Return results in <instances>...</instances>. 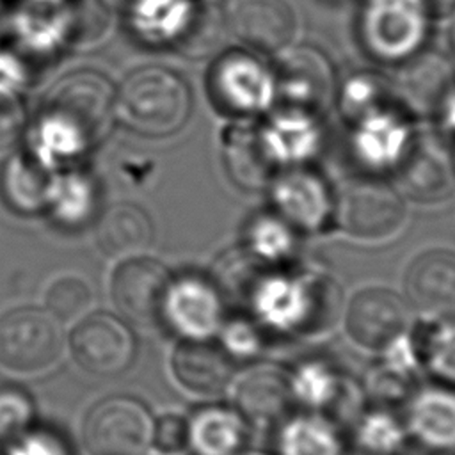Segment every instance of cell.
I'll return each instance as SVG.
<instances>
[{
	"label": "cell",
	"mask_w": 455,
	"mask_h": 455,
	"mask_svg": "<svg viewBox=\"0 0 455 455\" xmlns=\"http://www.w3.org/2000/svg\"><path fill=\"white\" fill-rule=\"evenodd\" d=\"M405 204L393 185L379 178L347 180L334 196V220L359 240H384L405 222Z\"/></svg>",
	"instance_id": "cell-5"
},
{
	"label": "cell",
	"mask_w": 455,
	"mask_h": 455,
	"mask_svg": "<svg viewBox=\"0 0 455 455\" xmlns=\"http://www.w3.org/2000/svg\"><path fill=\"white\" fill-rule=\"evenodd\" d=\"M94 304L91 284L76 275H62L52 281L44 295V309L60 323L78 322L87 316Z\"/></svg>",
	"instance_id": "cell-33"
},
{
	"label": "cell",
	"mask_w": 455,
	"mask_h": 455,
	"mask_svg": "<svg viewBox=\"0 0 455 455\" xmlns=\"http://www.w3.org/2000/svg\"><path fill=\"white\" fill-rule=\"evenodd\" d=\"M274 212L293 229L318 231L334 219V192L322 174L290 165L268 183Z\"/></svg>",
	"instance_id": "cell-12"
},
{
	"label": "cell",
	"mask_w": 455,
	"mask_h": 455,
	"mask_svg": "<svg viewBox=\"0 0 455 455\" xmlns=\"http://www.w3.org/2000/svg\"><path fill=\"white\" fill-rule=\"evenodd\" d=\"M226 28L224 5L217 0H201L199 5L196 2L176 37L178 48L188 57L208 55L220 43Z\"/></svg>",
	"instance_id": "cell-32"
},
{
	"label": "cell",
	"mask_w": 455,
	"mask_h": 455,
	"mask_svg": "<svg viewBox=\"0 0 455 455\" xmlns=\"http://www.w3.org/2000/svg\"><path fill=\"white\" fill-rule=\"evenodd\" d=\"M114 98L105 76L78 71L64 76L48 92L44 119L73 144H96L112 128Z\"/></svg>",
	"instance_id": "cell-3"
},
{
	"label": "cell",
	"mask_w": 455,
	"mask_h": 455,
	"mask_svg": "<svg viewBox=\"0 0 455 455\" xmlns=\"http://www.w3.org/2000/svg\"><path fill=\"white\" fill-rule=\"evenodd\" d=\"M34 402L18 387L0 389V444H7L34 427Z\"/></svg>",
	"instance_id": "cell-37"
},
{
	"label": "cell",
	"mask_w": 455,
	"mask_h": 455,
	"mask_svg": "<svg viewBox=\"0 0 455 455\" xmlns=\"http://www.w3.org/2000/svg\"><path fill=\"white\" fill-rule=\"evenodd\" d=\"M267 268H270V265H265L251 251L245 247H235L224 251L217 258L210 279L219 288L224 300L231 299L245 304L252 286Z\"/></svg>",
	"instance_id": "cell-31"
},
{
	"label": "cell",
	"mask_w": 455,
	"mask_h": 455,
	"mask_svg": "<svg viewBox=\"0 0 455 455\" xmlns=\"http://www.w3.org/2000/svg\"><path fill=\"white\" fill-rule=\"evenodd\" d=\"M240 455H263V453H243V451H242Z\"/></svg>",
	"instance_id": "cell-44"
},
{
	"label": "cell",
	"mask_w": 455,
	"mask_h": 455,
	"mask_svg": "<svg viewBox=\"0 0 455 455\" xmlns=\"http://www.w3.org/2000/svg\"><path fill=\"white\" fill-rule=\"evenodd\" d=\"M275 96H281L286 107L311 114L323 112L336 98V75L327 55L309 44L283 50L272 68Z\"/></svg>",
	"instance_id": "cell-10"
},
{
	"label": "cell",
	"mask_w": 455,
	"mask_h": 455,
	"mask_svg": "<svg viewBox=\"0 0 455 455\" xmlns=\"http://www.w3.org/2000/svg\"><path fill=\"white\" fill-rule=\"evenodd\" d=\"M108 5L112 7H117V9H124L128 5H133V4H139L140 0H105Z\"/></svg>",
	"instance_id": "cell-42"
},
{
	"label": "cell",
	"mask_w": 455,
	"mask_h": 455,
	"mask_svg": "<svg viewBox=\"0 0 455 455\" xmlns=\"http://www.w3.org/2000/svg\"><path fill=\"white\" fill-rule=\"evenodd\" d=\"M155 418L132 396H108L85 414L82 439L89 455H146Z\"/></svg>",
	"instance_id": "cell-7"
},
{
	"label": "cell",
	"mask_w": 455,
	"mask_h": 455,
	"mask_svg": "<svg viewBox=\"0 0 455 455\" xmlns=\"http://www.w3.org/2000/svg\"><path fill=\"white\" fill-rule=\"evenodd\" d=\"M414 338L421 366L443 384L455 386V315L427 318Z\"/></svg>",
	"instance_id": "cell-28"
},
{
	"label": "cell",
	"mask_w": 455,
	"mask_h": 455,
	"mask_svg": "<svg viewBox=\"0 0 455 455\" xmlns=\"http://www.w3.org/2000/svg\"><path fill=\"white\" fill-rule=\"evenodd\" d=\"M151 448L160 455H180L188 450L187 419L178 414H164L155 419Z\"/></svg>",
	"instance_id": "cell-39"
},
{
	"label": "cell",
	"mask_w": 455,
	"mask_h": 455,
	"mask_svg": "<svg viewBox=\"0 0 455 455\" xmlns=\"http://www.w3.org/2000/svg\"><path fill=\"white\" fill-rule=\"evenodd\" d=\"M453 80L455 71L444 55L419 50L400 62L395 89L409 110L428 116L446 101Z\"/></svg>",
	"instance_id": "cell-20"
},
{
	"label": "cell",
	"mask_w": 455,
	"mask_h": 455,
	"mask_svg": "<svg viewBox=\"0 0 455 455\" xmlns=\"http://www.w3.org/2000/svg\"><path fill=\"white\" fill-rule=\"evenodd\" d=\"M64 350L60 322L44 307H14L0 316V368L20 377L50 371Z\"/></svg>",
	"instance_id": "cell-4"
},
{
	"label": "cell",
	"mask_w": 455,
	"mask_h": 455,
	"mask_svg": "<svg viewBox=\"0 0 455 455\" xmlns=\"http://www.w3.org/2000/svg\"><path fill=\"white\" fill-rule=\"evenodd\" d=\"M228 30L251 52L279 53L295 36L297 20L284 0H228Z\"/></svg>",
	"instance_id": "cell-16"
},
{
	"label": "cell",
	"mask_w": 455,
	"mask_h": 455,
	"mask_svg": "<svg viewBox=\"0 0 455 455\" xmlns=\"http://www.w3.org/2000/svg\"><path fill=\"white\" fill-rule=\"evenodd\" d=\"M217 336L219 347L231 359H254L261 354L265 345L263 329L251 316L245 315L226 318Z\"/></svg>",
	"instance_id": "cell-36"
},
{
	"label": "cell",
	"mask_w": 455,
	"mask_h": 455,
	"mask_svg": "<svg viewBox=\"0 0 455 455\" xmlns=\"http://www.w3.org/2000/svg\"><path fill=\"white\" fill-rule=\"evenodd\" d=\"M407 437L403 419L384 405L361 411L354 419V441L368 455H396Z\"/></svg>",
	"instance_id": "cell-30"
},
{
	"label": "cell",
	"mask_w": 455,
	"mask_h": 455,
	"mask_svg": "<svg viewBox=\"0 0 455 455\" xmlns=\"http://www.w3.org/2000/svg\"><path fill=\"white\" fill-rule=\"evenodd\" d=\"M279 455H343L345 444L338 423L318 412H299L281 421Z\"/></svg>",
	"instance_id": "cell-26"
},
{
	"label": "cell",
	"mask_w": 455,
	"mask_h": 455,
	"mask_svg": "<svg viewBox=\"0 0 455 455\" xmlns=\"http://www.w3.org/2000/svg\"><path fill=\"white\" fill-rule=\"evenodd\" d=\"M233 407L249 425L267 427L283 421L293 400L288 386V371L275 364H254L233 377Z\"/></svg>",
	"instance_id": "cell-18"
},
{
	"label": "cell",
	"mask_w": 455,
	"mask_h": 455,
	"mask_svg": "<svg viewBox=\"0 0 455 455\" xmlns=\"http://www.w3.org/2000/svg\"><path fill=\"white\" fill-rule=\"evenodd\" d=\"M2 455H71L66 441L43 427H32L4 446Z\"/></svg>",
	"instance_id": "cell-38"
},
{
	"label": "cell",
	"mask_w": 455,
	"mask_h": 455,
	"mask_svg": "<svg viewBox=\"0 0 455 455\" xmlns=\"http://www.w3.org/2000/svg\"><path fill=\"white\" fill-rule=\"evenodd\" d=\"M188 450L194 455H240L249 423L235 407L204 405L187 419Z\"/></svg>",
	"instance_id": "cell-23"
},
{
	"label": "cell",
	"mask_w": 455,
	"mask_h": 455,
	"mask_svg": "<svg viewBox=\"0 0 455 455\" xmlns=\"http://www.w3.org/2000/svg\"><path fill=\"white\" fill-rule=\"evenodd\" d=\"M382 78L373 75H361L350 78L341 92L343 110L355 121L364 119L366 116L386 110L384 103L389 100V85L380 82Z\"/></svg>",
	"instance_id": "cell-35"
},
{
	"label": "cell",
	"mask_w": 455,
	"mask_h": 455,
	"mask_svg": "<svg viewBox=\"0 0 455 455\" xmlns=\"http://www.w3.org/2000/svg\"><path fill=\"white\" fill-rule=\"evenodd\" d=\"M398 178L402 188L416 201L444 199L455 187L453 156L435 135H416L400 158Z\"/></svg>",
	"instance_id": "cell-17"
},
{
	"label": "cell",
	"mask_w": 455,
	"mask_h": 455,
	"mask_svg": "<svg viewBox=\"0 0 455 455\" xmlns=\"http://www.w3.org/2000/svg\"><path fill=\"white\" fill-rule=\"evenodd\" d=\"M411 327L407 299L384 286L359 290L345 311L348 338L368 350L380 352Z\"/></svg>",
	"instance_id": "cell-14"
},
{
	"label": "cell",
	"mask_w": 455,
	"mask_h": 455,
	"mask_svg": "<svg viewBox=\"0 0 455 455\" xmlns=\"http://www.w3.org/2000/svg\"><path fill=\"white\" fill-rule=\"evenodd\" d=\"M405 293L409 306L427 318L455 315V251L428 249L407 267Z\"/></svg>",
	"instance_id": "cell-19"
},
{
	"label": "cell",
	"mask_w": 455,
	"mask_h": 455,
	"mask_svg": "<svg viewBox=\"0 0 455 455\" xmlns=\"http://www.w3.org/2000/svg\"><path fill=\"white\" fill-rule=\"evenodd\" d=\"M171 279L169 270L153 258H126L112 274L110 299L124 322L155 325L162 322Z\"/></svg>",
	"instance_id": "cell-13"
},
{
	"label": "cell",
	"mask_w": 455,
	"mask_h": 455,
	"mask_svg": "<svg viewBox=\"0 0 455 455\" xmlns=\"http://www.w3.org/2000/svg\"><path fill=\"white\" fill-rule=\"evenodd\" d=\"M288 110L277 114L267 128L261 130L263 140L270 156L286 162H302L307 158L318 142V132L313 124L311 112L286 107Z\"/></svg>",
	"instance_id": "cell-27"
},
{
	"label": "cell",
	"mask_w": 455,
	"mask_h": 455,
	"mask_svg": "<svg viewBox=\"0 0 455 455\" xmlns=\"http://www.w3.org/2000/svg\"><path fill=\"white\" fill-rule=\"evenodd\" d=\"M414 375L379 359L368 370L363 393L379 405H393L409 398V395L414 391Z\"/></svg>",
	"instance_id": "cell-34"
},
{
	"label": "cell",
	"mask_w": 455,
	"mask_h": 455,
	"mask_svg": "<svg viewBox=\"0 0 455 455\" xmlns=\"http://www.w3.org/2000/svg\"><path fill=\"white\" fill-rule=\"evenodd\" d=\"M251 318L281 336H311L331 329L341 311V290L313 270L267 268L245 304Z\"/></svg>",
	"instance_id": "cell-1"
},
{
	"label": "cell",
	"mask_w": 455,
	"mask_h": 455,
	"mask_svg": "<svg viewBox=\"0 0 455 455\" xmlns=\"http://www.w3.org/2000/svg\"><path fill=\"white\" fill-rule=\"evenodd\" d=\"M21 128L20 107L0 94V148L12 142Z\"/></svg>",
	"instance_id": "cell-40"
},
{
	"label": "cell",
	"mask_w": 455,
	"mask_h": 455,
	"mask_svg": "<svg viewBox=\"0 0 455 455\" xmlns=\"http://www.w3.org/2000/svg\"><path fill=\"white\" fill-rule=\"evenodd\" d=\"M451 41H453V44H455V23H453V28H451Z\"/></svg>",
	"instance_id": "cell-43"
},
{
	"label": "cell",
	"mask_w": 455,
	"mask_h": 455,
	"mask_svg": "<svg viewBox=\"0 0 455 455\" xmlns=\"http://www.w3.org/2000/svg\"><path fill=\"white\" fill-rule=\"evenodd\" d=\"M295 231L275 212L256 215L245 231L243 247L270 267H281L297 251Z\"/></svg>",
	"instance_id": "cell-29"
},
{
	"label": "cell",
	"mask_w": 455,
	"mask_h": 455,
	"mask_svg": "<svg viewBox=\"0 0 455 455\" xmlns=\"http://www.w3.org/2000/svg\"><path fill=\"white\" fill-rule=\"evenodd\" d=\"M226 320V300L212 279L187 274L171 279L162 322L181 339L210 341Z\"/></svg>",
	"instance_id": "cell-11"
},
{
	"label": "cell",
	"mask_w": 455,
	"mask_h": 455,
	"mask_svg": "<svg viewBox=\"0 0 455 455\" xmlns=\"http://www.w3.org/2000/svg\"><path fill=\"white\" fill-rule=\"evenodd\" d=\"M224 162L238 187L263 188L274 178V158L263 140L261 130L238 126L224 139Z\"/></svg>",
	"instance_id": "cell-25"
},
{
	"label": "cell",
	"mask_w": 455,
	"mask_h": 455,
	"mask_svg": "<svg viewBox=\"0 0 455 455\" xmlns=\"http://www.w3.org/2000/svg\"><path fill=\"white\" fill-rule=\"evenodd\" d=\"M153 240L149 215L132 203H119L105 210L96 224V243L110 258L140 256Z\"/></svg>",
	"instance_id": "cell-24"
},
{
	"label": "cell",
	"mask_w": 455,
	"mask_h": 455,
	"mask_svg": "<svg viewBox=\"0 0 455 455\" xmlns=\"http://www.w3.org/2000/svg\"><path fill=\"white\" fill-rule=\"evenodd\" d=\"M409 437L435 451H455V391L425 386L409 395L403 418Z\"/></svg>",
	"instance_id": "cell-22"
},
{
	"label": "cell",
	"mask_w": 455,
	"mask_h": 455,
	"mask_svg": "<svg viewBox=\"0 0 455 455\" xmlns=\"http://www.w3.org/2000/svg\"><path fill=\"white\" fill-rule=\"evenodd\" d=\"M430 18H444L455 12V0H418Z\"/></svg>",
	"instance_id": "cell-41"
},
{
	"label": "cell",
	"mask_w": 455,
	"mask_h": 455,
	"mask_svg": "<svg viewBox=\"0 0 455 455\" xmlns=\"http://www.w3.org/2000/svg\"><path fill=\"white\" fill-rule=\"evenodd\" d=\"M206 85L219 110L240 117L268 110L275 98L272 68L245 50L220 53L208 69Z\"/></svg>",
	"instance_id": "cell-6"
},
{
	"label": "cell",
	"mask_w": 455,
	"mask_h": 455,
	"mask_svg": "<svg viewBox=\"0 0 455 455\" xmlns=\"http://www.w3.org/2000/svg\"><path fill=\"white\" fill-rule=\"evenodd\" d=\"M114 110L133 132L146 137H167L185 126L192 112V92L176 71L144 66L121 84Z\"/></svg>",
	"instance_id": "cell-2"
},
{
	"label": "cell",
	"mask_w": 455,
	"mask_h": 455,
	"mask_svg": "<svg viewBox=\"0 0 455 455\" xmlns=\"http://www.w3.org/2000/svg\"><path fill=\"white\" fill-rule=\"evenodd\" d=\"M427 18L418 0H366L359 14L366 53L380 62H403L421 50Z\"/></svg>",
	"instance_id": "cell-8"
},
{
	"label": "cell",
	"mask_w": 455,
	"mask_h": 455,
	"mask_svg": "<svg viewBox=\"0 0 455 455\" xmlns=\"http://www.w3.org/2000/svg\"><path fill=\"white\" fill-rule=\"evenodd\" d=\"M73 361L98 377H114L130 368L137 341L130 325L110 313H89L69 334Z\"/></svg>",
	"instance_id": "cell-9"
},
{
	"label": "cell",
	"mask_w": 455,
	"mask_h": 455,
	"mask_svg": "<svg viewBox=\"0 0 455 455\" xmlns=\"http://www.w3.org/2000/svg\"><path fill=\"white\" fill-rule=\"evenodd\" d=\"M171 373L185 391L212 396L229 389L235 368L219 345L181 339L171 354Z\"/></svg>",
	"instance_id": "cell-21"
},
{
	"label": "cell",
	"mask_w": 455,
	"mask_h": 455,
	"mask_svg": "<svg viewBox=\"0 0 455 455\" xmlns=\"http://www.w3.org/2000/svg\"><path fill=\"white\" fill-rule=\"evenodd\" d=\"M293 403L334 421L336 414H352L361 409L363 391L334 363L325 357H307L288 371ZM336 423V421H334Z\"/></svg>",
	"instance_id": "cell-15"
}]
</instances>
